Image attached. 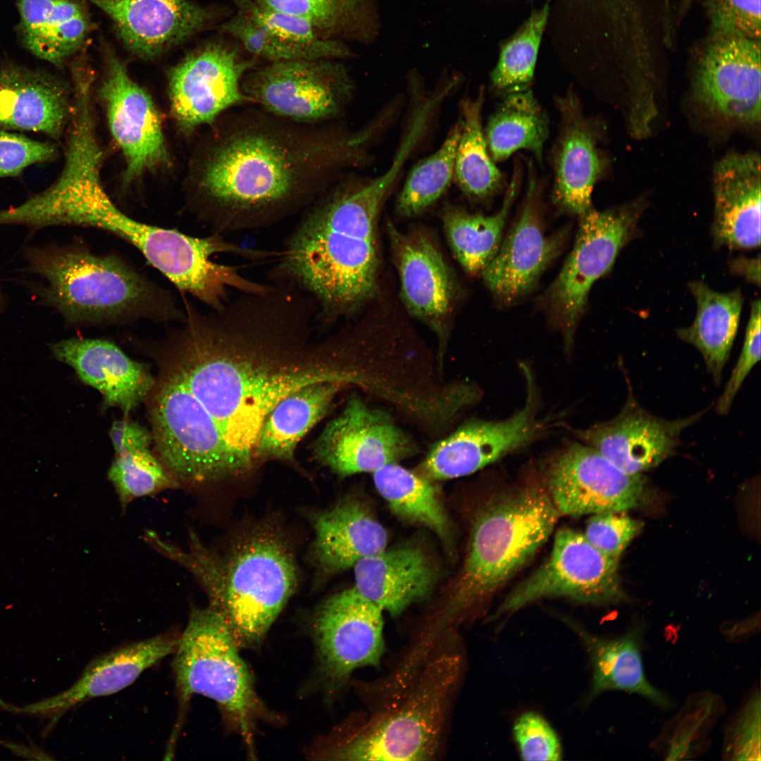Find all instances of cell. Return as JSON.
I'll list each match as a JSON object with an SVG mask.
<instances>
[{"label":"cell","instance_id":"6da1fadb","mask_svg":"<svg viewBox=\"0 0 761 761\" xmlns=\"http://www.w3.org/2000/svg\"><path fill=\"white\" fill-rule=\"evenodd\" d=\"M184 307L168 364L217 422L245 471L258 463L261 426L280 400L309 384L350 378L326 361L330 342L311 343L317 307L292 286L240 293L208 314Z\"/></svg>","mask_w":761,"mask_h":761},{"label":"cell","instance_id":"7a4b0ae2","mask_svg":"<svg viewBox=\"0 0 761 761\" xmlns=\"http://www.w3.org/2000/svg\"><path fill=\"white\" fill-rule=\"evenodd\" d=\"M209 126L192 199L199 218L223 235L302 212L354 161L366 135L298 124L258 106L233 109Z\"/></svg>","mask_w":761,"mask_h":761},{"label":"cell","instance_id":"3957f363","mask_svg":"<svg viewBox=\"0 0 761 761\" xmlns=\"http://www.w3.org/2000/svg\"><path fill=\"white\" fill-rule=\"evenodd\" d=\"M398 178L390 167L362 187L331 183L302 211L270 271L316 302V321L347 316L376 290L380 210Z\"/></svg>","mask_w":761,"mask_h":761},{"label":"cell","instance_id":"277c9868","mask_svg":"<svg viewBox=\"0 0 761 761\" xmlns=\"http://www.w3.org/2000/svg\"><path fill=\"white\" fill-rule=\"evenodd\" d=\"M144 537L197 579L209 607L221 617L238 647L252 648L262 641L297 585L293 555L273 531H254L224 555L209 549L192 532L186 550L153 531Z\"/></svg>","mask_w":761,"mask_h":761},{"label":"cell","instance_id":"5b68a950","mask_svg":"<svg viewBox=\"0 0 761 761\" xmlns=\"http://www.w3.org/2000/svg\"><path fill=\"white\" fill-rule=\"evenodd\" d=\"M28 269L44 279L42 301L70 326L124 325L139 320L182 321L174 296L117 254H97L83 242L32 247Z\"/></svg>","mask_w":761,"mask_h":761},{"label":"cell","instance_id":"8992f818","mask_svg":"<svg viewBox=\"0 0 761 761\" xmlns=\"http://www.w3.org/2000/svg\"><path fill=\"white\" fill-rule=\"evenodd\" d=\"M559 516L547 491L536 485L487 501L474 519L461 572L433 628L442 632L491 596L548 540Z\"/></svg>","mask_w":761,"mask_h":761},{"label":"cell","instance_id":"52a82bcc","mask_svg":"<svg viewBox=\"0 0 761 761\" xmlns=\"http://www.w3.org/2000/svg\"><path fill=\"white\" fill-rule=\"evenodd\" d=\"M403 698L371 715L322 754L333 760H431L440 747L461 660L443 652L424 662Z\"/></svg>","mask_w":761,"mask_h":761},{"label":"cell","instance_id":"ba28073f","mask_svg":"<svg viewBox=\"0 0 761 761\" xmlns=\"http://www.w3.org/2000/svg\"><path fill=\"white\" fill-rule=\"evenodd\" d=\"M238 648L216 612L193 609L179 636L173 669L182 701L194 694L214 700L249 743L265 710Z\"/></svg>","mask_w":761,"mask_h":761},{"label":"cell","instance_id":"9c48e42d","mask_svg":"<svg viewBox=\"0 0 761 761\" xmlns=\"http://www.w3.org/2000/svg\"><path fill=\"white\" fill-rule=\"evenodd\" d=\"M149 395L158 458L178 481L202 483L242 473L217 422L168 364Z\"/></svg>","mask_w":761,"mask_h":761},{"label":"cell","instance_id":"30bf717a","mask_svg":"<svg viewBox=\"0 0 761 761\" xmlns=\"http://www.w3.org/2000/svg\"><path fill=\"white\" fill-rule=\"evenodd\" d=\"M641 212L635 204L602 211L592 208L580 216L572 249L543 297L568 347L590 288L609 272L620 250L636 233Z\"/></svg>","mask_w":761,"mask_h":761},{"label":"cell","instance_id":"8fae6325","mask_svg":"<svg viewBox=\"0 0 761 761\" xmlns=\"http://www.w3.org/2000/svg\"><path fill=\"white\" fill-rule=\"evenodd\" d=\"M242 89L252 105L303 125L328 123L342 113L353 85L338 59L265 63L248 71Z\"/></svg>","mask_w":761,"mask_h":761},{"label":"cell","instance_id":"7c38bea8","mask_svg":"<svg viewBox=\"0 0 761 761\" xmlns=\"http://www.w3.org/2000/svg\"><path fill=\"white\" fill-rule=\"evenodd\" d=\"M554 598L595 605L622 601L625 595L618 559L593 546L583 533L562 528L546 560L505 598L493 617L512 614L534 602Z\"/></svg>","mask_w":761,"mask_h":761},{"label":"cell","instance_id":"4fadbf2b","mask_svg":"<svg viewBox=\"0 0 761 761\" xmlns=\"http://www.w3.org/2000/svg\"><path fill=\"white\" fill-rule=\"evenodd\" d=\"M258 62L240 47L220 40L185 57L168 76L171 111L180 129L191 133L236 107L252 104L242 82Z\"/></svg>","mask_w":761,"mask_h":761},{"label":"cell","instance_id":"5bb4252c","mask_svg":"<svg viewBox=\"0 0 761 761\" xmlns=\"http://www.w3.org/2000/svg\"><path fill=\"white\" fill-rule=\"evenodd\" d=\"M645 479L626 473L595 448L569 445L547 472V491L559 515L579 516L626 512L644 500Z\"/></svg>","mask_w":761,"mask_h":761},{"label":"cell","instance_id":"9a60e30c","mask_svg":"<svg viewBox=\"0 0 761 761\" xmlns=\"http://www.w3.org/2000/svg\"><path fill=\"white\" fill-rule=\"evenodd\" d=\"M416 451L414 442L388 413L370 407L358 397L348 400L313 446L315 458L342 477L373 473Z\"/></svg>","mask_w":761,"mask_h":761},{"label":"cell","instance_id":"2e32d148","mask_svg":"<svg viewBox=\"0 0 761 761\" xmlns=\"http://www.w3.org/2000/svg\"><path fill=\"white\" fill-rule=\"evenodd\" d=\"M760 40L708 35L696 64L693 89L709 111L758 124L761 113Z\"/></svg>","mask_w":761,"mask_h":761},{"label":"cell","instance_id":"e0dca14e","mask_svg":"<svg viewBox=\"0 0 761 761\" xmlns=\"http://www.w3.org/2000/svg\"><path fill=\"white\" fill-rule=\"evenodd\" d=\"M383 613L354 586L334 595L318 610L314 637L322 672L331 683L379 664L385 649Z\"/></svg>","mask_w":761,"mask_h":761},{"label":"cell","instance_id":"ac0fdd59","mask_svg":"<svg viewBox=\"0 0 761 761\" xmlns=\"http://www.w3.org/2000/svg\"><path fill=\"white\" fill-rule=\"evenodd\" d=\"M110 132L125 162L123 179L130 184L147 172L169 163L159 111L150 95L110 54L99 88Z\"/></svg>","mask_w":761,"mask_h":761},{"label":"cell","instance_id":"d6986e66","mask_svg":"<svg viewBox=\"0 0 761 761\" xmlns=\"http://www.w3.org/2000/svg\"><path fill=\"white\" fill-rule=\"evenodd\" d=\"M525 406L501 421L472 419L436 443L422 462L421 474L431 481L464 476L524 447L538 431L535 394L528 373Z\"/></svg>","mask_w":761,"mask_h":761},{"label":"cell","instance_id":"ffe728a7","mask_svg":"<svg viewBox=\"0 0 761 761\" xmlns=\"http://www.w3.org/2000/svg\"><path fill=\"white\" fill-rule=\"evenodd\" d=\"M536 182L530 179L517 219L481 275L494 298L509 304L529 293L559 254L566 231L547 235L538 204Z\"/></svg>","mask_w":761,"mask_h":761},{"label":"cell","instance_id":"44dd1931","mask_svg":"<svg viewBox=\"0 0 761 761\" xmlns=\"http://www.w3.org/2000/svg\"><path fill=\"white\" fill-rule=\"evenodd\" d=\"M702 414L666 420L650 414L629 395L614 419L575 429L574 433L581 443L597 450L621 471L641 474L671 456L681 432Z\"/></svg>","mask_w":761,"mask_h":761},{"label":"cell","instance_id":"7402d4cb","mask_svg":"<svg viewBox=\"0 0 761 761\" xmlns=\"http://www.w3.org/2000/svg\"><path fill=\"white\" fill-rule=\"evenodd\" d=\"M407 310L444 341L455 295L452 274L434 243L422 233L400 232L388 224Z\"/></svg>","mask_w":761,"mask_h":761},{"label":"cell","instance_id":"603a6c76","mask_svg":"<svg viewBox=\"0 0 761 761\" xmlns=\"http://www.w3.org/2000/svg\"><path fill=\"white\" fill-rule=\"evenodd\" d=\"M113 20L126 46L152 58L214 23L216 11L189 0H89Z\"/></svg>","mask_w":761,"mask_h":761},{"label":"cell","instance_id":"cb8c5ba5","mask_svg":"<svg viewBox=\"0 0 761 761\" xmlns=\"http://www.w3.org/2000/svg\"><path fill=\"white\" fill-rule=\"evenodd\" d=\"M179 637L158 635L128 644L92 660L75 683L65 691L12 712L56 719L88 700L117 693L132 683L146 669L173 654Z\"/></svg>","mask_w":761,"mask_h":761},{"label":"cell","instance_id":"d4e9b609","mask_svg":"<svg viewBox=\"0 0 761 761\" xmlns=\"http://www.w3.org/2000/svg\"><path fill=\"white\" fill-rule=\"evenodd\" d=\"M760 158L755 153H731L715 166L714 221L717 246L750 249L760 245Z\"/></svg>","mask_w":761,"mask_h":761},{"label":"cell","instance_id":"484cf974","mask_svg":"<svg viewBox=\"0 0 761 761\" xmlns=\"http://www.w3.org/2000/svg\"><path fill=\"white\" fill-rule=\"evenodd\" d=\"M50 349L84 383L97 390L107 406L125 415L147 397L155 382L142 364L109 340L73 338L51 344Z\"/></svg>","mask_w":761,"mask_h":761},{"label":"cell","instance_id":"4316f807","mask_svg":"<svg viewBox=\"0 0 761 761\" xmlns=\"http://www.w3.org/2000/svg\"><path fill=\"white\" fill-rule=\"evenodd\" d=\"M557 102L561 126L553 153V198L561 209L580 217L592 209L591 194L603 163L594 128L576 97L569 92Z\"/></svg>","mask_w":761,"mask_h":761},{"label":"cell","instance_id":"83f0119b","mask_svg":"<svg viewBox=\"0 0 761 761\" xmlns=\"http://www.w3.org/2000/svg\"><path fill=\"white\" fill-rule=\"evenodd\" d=\"M354 588L393 617L427 598L437 572L427 553L416 545H403L366 557L353 567Z\"/></svg>","mask_w":761,"mask_h":761},{"label":"cell","instance_id":"f1b7e54d","mask_svg":"<svg viewBox=\"0 0 761 761\" xmlns=\"http://www.w3.org/2000/svg\"><path fill=\"white\" fill-rule=\"evenodd\" d=\"M66 85L55 76L15 64L0 66V129L57 139L71 106Z\"/></svg>","mask_w":761,"mask_h":761},{"label":"cell","instance_id":"f546056e","mask_svg":"<svg viewBox=\"0 0 761 761\" xmlns=\"http://www.w3.org/2000/svg\"><path fill=\"white\" fill-rule=\"evenodd\" d=\"M312 555L323 575L353 568L360 560L388 545L384 526L361 502L347 500L321 511L312 519Z\"/></svg>","mask_w":761,"mask_h":761},{"label":"cell","instance_id":"4dcf8cb0","mask_svg":"<svg viewBox=\"0 0 761 761\" xmlns=\"http://www.w3.org/2000/svg\"><path fill=\"white\" fill-rule=\"evenodd\" d=\"M564 620L590 658L592 685L589 700L607 691H623L638 695L660 708L672 707V700L655 688L645 675L641 652L644 632L642 627H631L619 637L606 638L590 633L571 619Z\"/></svg>","mask_w":761,"mask_h":761},{"label":"cell","instance_id":"1f68e13d","mask_svg":"<svg viewBox=\"0 0 761 761\" xmlns=\"http://www.w3.org/2000/svg\"><path fill=\"white\" fill-rule=\"evenodd\" d=\"M347 383L338 380L312 383L280 400L261 426L256 457L258 462H295L299 441L327 414L338 392Z\"/></svg>","mask_w":761,"mask_h":761},{"label":"cell","instance_id":"d6a6232c","mask_svg":"<svg viewBox=\"0 0 761 761\" xmlns=\"http://www.w3.org/2000/svg\"><path fill=\"white\" fill-rule=\"evenodd\" d=\"M17 6L18 32L23 46L51 63H63L88 32V17L73 0H17Z\"/></svg>","mask_w":761,"mask_h":761},{"label":"cell","instance_id":"836d02e7","mask_svg":"<svg viewBox=\"0 0 761 761\" xmlns=\"http://www.w3.org/2000/svg\"><path fill=\"white\" fill-rule=\"evenodd\" d=\"M688 286L696 302L697 312L692 325L678 329L677 335L699 350L707 371L718 385L737 333L742 295L739 289L718 292L702 281L691 282Z\"/></svg>","mask_w":761,"mask_h":761},{"label":"cell","instance_id":"e575fe53","mask_svg":"<svg viewBox=\"0 0 761 761\" xmlns=\"http://www.w3.org/2000/svg\"><path fill=\"white\" fill-rule=\"evenodd\" d=\"M519 182V170L516 169L502 206L493 215L470 214L452 206L444 209L442 219L447 238L455 257L467 273L481 274L497 253Z\"/></svg>","mask_w":761,"mask_h":761},{"label":"cell","instance_id":"d590c367","mask_svg":"<svg viewBox=\"0 0 761 761\" xmlns=\"http://www.w3.org/2000/svg\"><path fill=\"white\" fill-rule=\"evenodd\" d=\"M375 487L400 519L424 526L445 544L452 540L445 508L431 481L391 463L373 473Z\"/></svg>","mask_w":761,"mask_h":761},{"label":"cell","instance_id":"8d00e7d4","mask_svg":"<svg viewBox=\"0 0 761 761\" xmlns=\"http://www.w3.org/2000/svg\"><path fill=\"white\" fill-rule=\"evenodd\" d=\"M259 6L298 17L324 39L372 41L378 29L373 0H254Z\"/></svg>","mask_w":761,"mask_h":761},{"label":"cell","instance_id":"74e56055","mask_svg":"<svg viewBox=\"0 0 761 761\" xmlns=\"http://www.w3.org/2000/svg\"><path fill=\"white\" fill-rule=\"evenodd\" d=\"M490 156L501 161L519 149L541 161L548 134L547 119L530 88L503 95L484 131Z\"/></svg>","mask_w":761,"mask_h":761},{"label":"cell","instance_id":"f35d334b","mask_svg":"<svg viewBox=\"0 0 761 761\" xmlns=\"http://www.w3.org/2000/svg\"><path fill=\"white\" fill-rule=\"evenodd\" d=\"M483 93L461 102V131L457 147L454 178L469 197L484 199L502 185V175L489 152L482 128Z\"/></svg>","mask_w":761,"mask_h":761},{"label":"cell","instance_id":"ab89813d","mask_svg":"<svg viewBox=\"0 0 761 761\" xmlns=\"http://www.w3.org/2000/svg\"><path fill=\"white\" fill-rule=\"evenodd\" d=\"M548 0L508 40L500 45L497 63L490 74L493 89L502 95L530 88L543 32L550 15Z\"/></svg>","mask_w":761,"mask_h":761},{"label":"cell","instance_id":"60d3db41","mask_svg":"<svg viewBox=\"0 0 761 761\" xmlns=\"http://www.w3.org/2000/svg\"><path fill=\"white\" fill-rule=\"evenodd\" d=\"M460 131L459 122L449 132L440 147L413 168L397 199V210L401 216L411 217L420 214L449 187L454 178Z\"/></svg>","mask_w":761,"mask_h":761},{"label":"cell","instance_id":"b9f144b4","mask_svg":"<svg viewBox=\"0 0 761 761\" xmlns=\"http://www.w3.org/2000/svg\"><path fill=\"white\" fill-rule=\"evenodd\" d=\"M108 478L124 510L133 500L175 488L179 481L149 449L116 454Z\"/></svg>","mask_w":761,"mask_h":761},{"label":"cell","instance_id":"7bdbcfd3","mask_svg":"<svg viewBox=\"0 0 761 761\" xmlns=\"http://www.w3.org/2000/svg\"><path fill=\"white\" fill-rule=\"evenodd\" d=\"M219 30L236 39L249 56L265 63L299 59H342L340 54L331 50L282 39L237 8L234 15L220 25Z\"/></svg>","mask_w":761,"mask_h":761},{"label":"cell","instance_id":"ee69618b","mask_svg":"<svg viewBox=\"0 0 761 761\" xmlns=\"http://www.w3.org/2000/svg\"><path fill=\"white\" fill-rule=\"evenodd\" d=\"M236 8L245 13L257 24L275 36L296 44L333 51L342 58L350 57L349 48L343 42L319 37L305 20L283 12L259 6L254 0H231Z\"/></svg>","mask_w":761,"mask_h":761},{"label":"cell","instance_id":"f6af8a7d","mask_svg":"<svg viewBox=\"0 0 761 761\" xmlns=\"http://www.w3.org/2000/svg\"><path fill=\"white\" fill-rule=\"evenodd\" d=\"M761 0H703L709 35L760 40Z\"/></svg>","mask_w":761,"mask_h":761},{"label":"cell","instance_id":"bcb514c9","mask_svg":"<svg viewBox=\"0 0 761 761\" xmlns=\"http://www.w3.org/2000/svg\"><path fill=\"white\" fill-rule=\"evenodd\" d=\"M760 694L750 695L725 729L723 755L731 760H760Z\"/></svg>","mask_w":761,"mask_h":761},{"label":"cell","instance_id":"7dc6e473","mask_svg":"<svg viewBox=\"0 0 761 761\" xmlns=\"http://www.w3.org/2000/svg\"><path fill=\"white\" fill-rule=\"evenodd\" d=\"M643 526L624 512H603L591 514L583 534L601 552L619 559Z\"/></svg>","mask_w":761,"mask_h":761},{"label":"cell","instance_id":"c3c4849f","mask_svg":"<svg viewBox=\"0 0 761 761\" xmlns=\"http://www.w3.org/2000/svg\"><path fill=\"white\" fill-rule=\"evenodd\" d=\"M513 736L523 760H562V746L556 732L536 712H526L516 718Z\"/></svg>","mask_w":761,"mask_h":761},{"label":"cell","instance_id":"681fc988","mask_svg":"<svg viewBox=\"0 0 761 761\" xmlns=\"http://www.w3.org/2000/svg\"><path fill=\"white\" fill-rule=\"evenodd\" d=\"M55 146L0 129V178L16 177L27 167L50 161Z\"/></svg>","mask_w":761,"mask_h":761},{"label":"cell","instance_id":"f907efd6","mask_svg":"<svg viewBox=\"0 0 761 761\" xmlns=\"http://www.w3.org/2000/svg\"><path fill=\"white\" fill-rule=\"evenodd\" d=\"M760 301L751 304L745 340L737 363L716 404V412L726 414L744 380L760 359Z\"/></svg>","mask_w":761,"mask_h":761},{"label":"cell","instance_id":"816d5d0a","mask_svg":"<svg viewBox=\"0 0 761 761\" xmlns=\"http://www.w3.org/2000/svg\"><path fill=\"white\" fill-rule=\"evenodd\" d=\"M109 437L116 454L135 450L149 449L151 434L138 423L128 419L114 421Z\"/></svg>","mask_w":761,"mask_h":761},{"label":"cell","instance_id":"f5cc1de1","mask_svg":"<svg viewBox=\"0 0 761 761\" xmlns=\"http://www.w3.org/2000/svg\"><path fill=\"white\" fill-rule=\"evenodd\" d=\"M693 1V0H679L677 11H676V24L680 23V22L683 20V17L686 15L690 7L691 6Z\"/></svg>","mask_w":761,"mask_h":761},{"label":"cell","instance_id":"db71d44e","mask_svg":"<svg viewBox=\"0 0 761 761\" xmlns=\"http://www.w3.org/2000/svg\"><path fill=\"white\" fill-rule=\"evenodd\" d=\"M1 301H2V300H1V293H0V307H1Z\"/></svg>","mask_w":761,"mask_h":761},{"label":"cell","instance_id":"11a10c76","mask_svg":"<svg viewBox=\"0 0 761 761\" xmlns=\"http://www.w3.org/2000/svg\"><path fill=\"white\" fill-rule=\"evenodd\" d=\"M586 1H592V0H586ZM596 1H598V0H596Z\"/></svg>","mask_w":761,"mask_h":761}]
</instances>
